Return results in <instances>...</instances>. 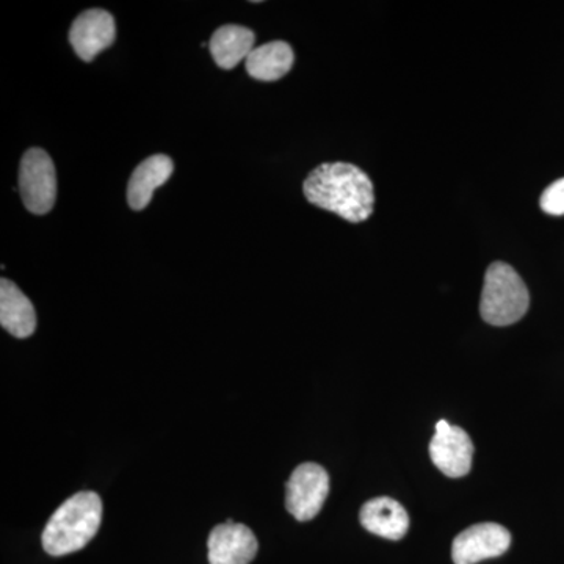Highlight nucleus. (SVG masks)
<instances>
[{
  "label": "nucleus",
  "mask_w": 564,
  "mask_h": 564,
  "mask_svg": "<svg viewBox=\"0 0 564 564\" xmlns=\"http://www.w3.org/2000/svg\"><path fill=\"white\" fill-rule=\"evenodd\" d=\"M303 192L314 206L350 223L366 221L373 214L372 181L351 163H323L304 181Z\"/></svg>",
  "instance_id": "1"
},
{
  "label": "nucleus",
  "mask_w": 564,
  "mask_h": 564,
  "mask_svg": "<svg viewBox=\"0 0 564 564\" xmlns=\"http://www.w3.org/2000/svg\"><path fill=\"white\" fill-rule=\"evenodd\" d=\"M102 521L101 497L96 492L74 494L52 514L44 527L41 543L52 556L82 551L98 533Z\"/></svg>",
  "instance_id": "2"
},
{
  "label": "nucleus",
  "mask_w": 564,
  "mask_h": 564,
  "mask_svg": "<svg viewBox=\"0 0 564 564\" xmlns=\"http://www.w3.org/2000/svg\"><path fill=\"white\" fill-rule=\"evenodd\" d=\"M530 306L529 289L513 267L494 262L486 272L480 313L486 323L508 326L521 321Z\"/></svg>",
  "instance_id": "3"
},
{
  "label": "nucleus",
  "mask_w": 564,
  "mask_h": 564,
  "mask_svg": "<svg viewBox=\"0 0 564 564\" xmlns=\"http://www.w3.org/2000/svg\"><path fill=\"white\" fill-rule=\"evenodd\" d=\"M20 193L25 209L35 215L51 212L57 199V174L46 151L32 148L20 165Z\"/></svg>",
  "instance_id": "4"
},
{
  "label": "nucleus",
  "mask_w": 564,
  "mask_h": 564,
  "mask_svg": "<svg viewBox=\"0 0 564 564\" xmlns=\"http://www.w3.org/2000/svg\"><path fill=\"white\" fill-rule=\"evenodd\" d=\"M329 492V475L315 463L300 464L285 486V507L300 522H307L321 513Z\"/></svg>",
  "instance_id": "5"
},
{
  "label": "nucleus",
  "mask_w": 564,
  "mask_h": 564,
  "mask_svg": "<svg viewBox=\"0 0 564 564\" xmlns=\"http://www.w3.org/2000/svg\"><path fill=\"white\" fill-rule=\"evenodd\" d=\"M430 456L434 466L447 477H464L473 467V440L463 429L443 419L436 423V434L430 443Z\"/></svg>",
  "instance_id": "6"
},
{
  "label": "nucleus",
  "mask_w": 564,
  "mask_h": 564,
  "mask_svg": "<svg viewBox=\"0 0 564 564\" xmlns=\"http://www.w3.org/2000/svg\"><path fill=\"white\" fill-rule=\"evenodd\" d=\"M510 545L511 534L505 527L484 522L469 527L455 538L452 558L455 564H477L503 555Z\"/></svg>",
  "instance_id": "7"
},
{
  "label": "nucleus",
  "mask_w": 564,
  "mask_h": 564,
  "mask_svg": "<svg viewBox=\"0 0 564 564\" xmlns=\"http://www.w3.org/2000/svg\"><path fill=\"white\" fill-rule=\"evenodd\" d=\"M117 36L113 17L109 11L93 9L84 11L73 22L69 31V43L77 57L84 62H93L98 54L113 44Z\"/></svg>",
  "instance_id": "8"
},
{
  "label": "nucleus",
  "mask_w": 564,
  "mask_h": 564,
  "mask_svg": "<svg viewBox=\"0 0 564 564\" xmlns=\"http://www.w3.org/2000/svg\"><path fill=\"white\" fill-rule=\"evenodd\" d=\"M207 551L210 564H250L258 555V538L250 527L228 519L212 530Z\"/></svg>",
  "instance_id": "9"
},
{
  "label": "nucleus",
  "mask_w": 564,
  "mask_h": 564,
  "mask_svg": "<svg viewBox=\"0 0 564 564\" xmlns=\"http://www.w3.org/2000/svg\"><path fill=\"white\" fill-rule=\"evenodd\" d=\"M359 519L367 532L386 540H402L410 529V516L403 505L389 497H377L364 503Z\"/></svg>",
  "instance_id": "10"
},
{
  "label": "nucleus",
  "mask_w": 564,
  "mask_h": 564,
  "mask_svg": "<svg viewBox=\"0 0 564 564\" xmlns=\"http://www.w3.org/2000/svg\"><path fill=\"white\" fill-rule=\"evenodd\" d=\"M0 325L18 339L31 337L36 329L35 307L14 282L0 281Z\"/></svg>",
  "instance_id": "11"
},
{
  "label": "nucleus",
  "mask_w": 564,
  "mask_h": 564,
  "mask_svg": "<svg viewBox=\"0 0 564 564\" xmlns=\"http://www.w3.org/2000/svg\"><path fill=\"white\" fill-rule=\"evenodd\" d=\"M173 161L169 155L155 154L137 166L128 185V203L133 210H143L150 206L155 188L172 177Z\"/></svg>",
  "instance_id": "12"
},
{
  "label": "nucleus",
  "mask_w": 564,
  "mask_h": 564,
  "mask_svg": "<svg viewBox=\"0 0 564 564\" xmlns=\"http://www.w3.org/2000/svg\"><path fill=\"white\" fill-rule=\"evenodd\" d=\"M254 32L242 25H223L212 36L209 50L221 69H234L254 51Z\"/></svg>",
  "instance_id": "13"
},
{
  "label": "nucleus",
  "mask_w": 564,
  "mask_h": 564,
  "mask_svg": "<svg viewBox=\"0 0 564 564\" xmlns=\"http://www.w3.org/2000/svg\"><path fill=\"white\" fill-rule=\"evenodd\" d=\"M293 61L295 55L285 41H272L254 47L245 61V65L252 79L274 82L280 80L292 69Z\"/></svg>",
  "instance_id": "14"
},
{
  "label": "nucleus",
  "mask_w": 564,
  "mask_h": 564,
  "mask_svg": "<svg viewBox=\"0 0 564 564\" xmlns=\"http://www.w3.org/2000/svg\"><path fill=\"white\" fill-rule=\"evenodd\" d=\"M540 204L545 214L554 215V217L564 215V177L545 188Z\"/></svg>",
  "instance_id": "15"
}]
</instances>
